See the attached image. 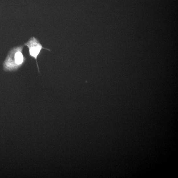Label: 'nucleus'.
I'll return each instance as SVG.
<instances>
[{
  "label": "nucleus",
  "mask_w": 178,
  "mask_h": 178,
  "mask_svg": "<svg viewBox=\"0 0 178 178\" xmlns=\"http://www.w3.org/2000/svg\"><path fill=\"white\" fill-rule=\"evenodd\" d=\"M24 45L14 47L11 50L3 64L4 70L12 72L17 70L24 64L26 58L23 53Z\"/></svg>",
  "instance_id": "1"
},
{
  "label": "nucleus",
  "mask_w": 178,
  "mask_h": 178,
  "mask_svg": "<svg viewBox=\"0 0 178 178\" xmlns=\"http://www.w3.org/2000/svg\"><path fill=\"white\" fill-rule=\"evenodd\" d=\"M24 45L29 48L30 56L36 60L38 70L39 72H40L39 67L37 61V57L42 49H44L49 51H50V50L43 47L39 40L35 37L31 38L26 43L24 44Z\"/></svg>",
  "instance_id": "2"
}]
</instances>
